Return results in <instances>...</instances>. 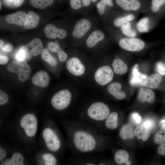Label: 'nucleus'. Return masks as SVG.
Masks as SVG:
<instances>
[{
  "label": "nucleus",
  "mask_w": 165,
  "mask_h": 165,
  "mask_svg": "<svg viewBox=\"0 0 165 165\" xmlns=\"http://www.w3.org/2000/svg\"><path fill=\"white\" fill-rule=\"evenodd\" d=\"M69 127L71 147L75 153L90 154L100 152L105 148V138L100 130L75 120L70 122Z\"/></svg>",
  "instance_id": "nucleus-1"
},
{
  "label": "nucleus",
  "mask_w": 165,
  "mask_h": 165,
  "mask_svg": "<svg viewBox=\"0 0 165 165\" xmlns=\"http://www.w3.org/2000/svg\"><path fill=\"white\" fill-rule=\"evenodd\" d=\"M110 112L109 108L104 103L95 102L89 107L85 115L81 117L80 120L100 130Z\"/></svg>",
  "instance_id": "nucleus-2"
},
{
  "label": "nucleus",
  "mask_w": 165,
  "mask_h": 165,
  "mask_svg": "<svg viewBox=\"0 0 165 165\" xmlns=\"http://www.w3.org/2000/svg\"><path fill=\"white\" fill-rule=\"evenodd\" d=\"M9 72L17 74L18 79L21 82H24L29 78L31 68L26 61H12L7 65Z\"/></svg>",
  "instance_id": "nucleus-3"
},
{
  "label": "nucleus",
  "mask_w": 165,
  "mask_h": 165,
  "mask_svg": "<svg viewBox=\"0 0 165 165\" xmlns=\"http://www.w3.org/2000/svg\"><path fill=\"white\" fill-rule=\"evenodd\" d=\"M72 94L68 90H61L56 93L51 100V104L55 109L63 110L69 105L72 99Z\"/></svg>",
  "instance_id": "nucleus-4"
},
{
  "label": "nucleus",
  "mask_w": 165,
  "mask_h": 165,
  "mask_svg": "<svg viewBox=\"0 0 165 165\" xmlns=\"http://www.w3.org/2000/svg\"><path fill=\"white\" fill-rule=\"evenodd\" d=\"M119 45L122 49L133 52L140 51L143 50L145 46V42L137 37L122 38L119 41Z\"/></svg>",
  "instance_id": "nucleus-5"
},
{
  "label": "nucleus",
  "mask_w": 165,
  "mask_h": 165,
  "mask_svg": "<svg viewBox=\"0 0 165 165\" xmlns=\"http://www.w3.org/2000/svg\"><path fill=\"white\" fill-rule=\"evenodd\" d=\"M42 136L47 147L51 151L57 152L60 148L61 143L57 134L50 128H46L43 130Z\"/></svg>",
  "instance_id": "nucleus-6"
},
{
  "label": "nucleus",
  "mask_w": 165,
  "mask_h": 165,
  "mask_svg": "<svg viewBox=\"0 0 165 165\" xmlns=\"http://www.w3.org/2000/svg\"><path fill=\"white\" fill-rule=\"evenodd\" d=\"M20 123L27 136L32 137L35 135L37 131L38 122L34 115L31 114L25 115L21 119Z\"/></svg>",
  "instance_id": "nucleus-7"
},
{
  "label": "nucleus",
  "mask_w": 165,
  "mask_h": 165,
  "mask_svg": "<svg viewBox=\"0 0 165 165\" xmlns=\"http://www.w3.org/2000/svg\"><path fill=\"white\" fill-rule=\"evenodd\" d=\"M20 48L24 50L26 54V61L30 60L32 56H36L40 54L43 50L41 40L38 38H35L27 44L21 46Z\"/></svg>",
  "instance_id": "nucleus-8"
},
{
  "label": "nucleus",
  "mask_w": 165,
  "mask_h": 165,
  "mask_svg": "<svg viewBox=\"0 0 165 165\" xmlns=\"http://www.w3.org/2000/svg\"><path fill=\"white\" fill-rule=\"evenodd\" d=\"M147 14L158 22L163 18L165 15V0H152Z\"/></svg>",
  "instance_id": "nucleus-9"
},
{
  "label": "nucleus",
  "mask_w": 165,
  "mask_h": 165,
  "mask_svg": "<svg viewBox=\"0 0 165 165\" xmlns=\"http://www.w3.org/2000/svg\"><path fill=\"white\" fill-rule=\"evenodd\" d=\"M113 76V72L111 68L108 66H105L97 70L95 73L94 78L99 84L104 86L112 80Z\"/></svg>",
  "instance_id": "nucleus-10"
},
{
  "label": "nucleus",
  "mask_w": 165,
  "mask_h": 165,
  "mask_svg": "<svg viewBox=\"0 0 165 165\" xmlns=\"http://www.w3.org/2000/svg\"><path fill=\"white\" fill-rule=\"evenodd\" d=\"M154 126L153 121L147 119L135 128L134 130V134L138 139L146 141L149 138L150 131L153 128Z\"/></svg>",
  "instance_id": "nucleus-11"
},
{
  "label": "nucleus",
  "mask_w": 165,
  "mask_h": 165,
  "mask_svg": "<svg viewBox=\"0 0 165 165\" xmlns=\"http://www.w3.org/2000/svg\"><path fill=\"white\" fill-rule=\"evenodd\" d=\"M115 1L125 12L138 13L142 11L141 4L138 0H115Z\"/></svg>",
  "instance_id": "nucleus-12"
},
{
  "label": "nucleus",
  "mask_w": 165,
  "mask_h": 165,
  "mask_svg": "<svg viewBox=\"0 0 165 165\" xmlns=\"http://www.w3.org/2000/svg\"><path fill=\"white\" fill-rule=\"evenodd\" d=\"M66 68L72 74L75 76L82 75L85 71V67L77 58L73 57L69 59L66 62Z\"/></svg>",
  "instance_id": "nucleus-13"
},
{
  "label": "nucleus",
  "mask_w": 165,
  "mask_h": 165,
  "mask_svg": "<svg viewBox=\"0 0 165 165\" xmlns=\"http://www.w3.org/2000/svg\"><path fill=\"white\" fill-rule=\"evenodd\" d=\"M75 157V164L85 165H103L105 163L100 159L99 157L94 156H87L86 155H78Z\"/></svg>",
  "instance_id": "nucleus-14"
},
{
  "label": "nucleus",
  "mask_w": 165,
  "mask_h": 165,
  "mask_svg": "<svg viewBox=\"0 0 165 165\" xmlns=\"http://www.w3.org/2000/svg\"><path fill=\"white\" fill-rule=\"evenodd\" d=\"M90 27L91 24L88 20L86 19L81 20L75 25L72 36L75 38H81L90 30Z\"/></svg>",
  "instance_id": "nucleus-15"
},
{
  "label": "nucleus",
  "mask_w": 165,
  "mask_h": 165,
  "mask_svg": "<svg viewBox=\"0 0 165 165\" xmlns=\"http://www.w3.org/2000/svg\"><path fill=\"white\" fill-rule=\"evenodd\" d=\"M27 17L28 14L26 13L23 11H19L6 15L5 20L9 23L23 26L24 25Z\"/></svg>",
  "instance_id": "nucleus-16"
},
{
  "label": "nucleus",
  "mask_w": 165,
  "mask_h": 165,
  "mask_svg": "<svg viewBox=\"0 0 165 165\" xmlns=\"http://www.w3.org/2000/svg\"><path fill=\"white\" fill-rule=\"evenodd\" d=\"M44 30L46 36L49 38H58L60 39H63L67 35V32L66 31L58 28L51 24L46 25L45 27Z\"/></svg>",
  "instance_id": "nucleus-17"
},
{
  "label": "nucleus",
  "mask_w": 165,
  "mask_h": 165,
  "mask_svg": "<svg viewBox=\"0 0 165 165\" xmlns=\"http://www.w3.org/2000/svg\"><path fill=\"white\" fill-rule=\"evenodd\" d=\"M32 83L35 86L42 87H45L49 85L50 78L48 74L43 71L36 72L32 79Z\"/></svg>",
  "instance_id": "nucleus-18"
},
{
  "label": "nucleus",
  "mask_w": 165,
  "mask_h": 165,
  "mask_svg": "<svg viewBox=\"0 0 165 165\" xmlns=\"http://www.w3.org/2000/svg\"><path fill=\"white\" fill-rule=\"evenodd\" d=\"M138 99L141 102L144 103L146 101L152 104L155 101V96L154 93L151 90L142 87L139 90Z\"/></svg>",
  "instance_id": "nucleus-19"
},
{
  "label": "nucleus",
  "mask_w": 165,
  "mask_h": 165,
  "mask_svg": "<svg viewBox=\"0 0 165 165\" xmlns=\"http://www.w3.org/2000/svg\"><path fill=\"white\" fill-rule=\"evenodd\" d=\"M122 85L118 82H113L110 84L108 87V93L113 95L116 99L122 100L126 97V94L121 91Z\"/></svg>",
  "instance_id": "nucleus-20"
},
{
  "label": "nucleus",
  "mask_w": 165,
  "mask_h": 165,
  "mask_svg": "<svg viewBox=\"0 0 165 165\" xmlns=\"http://www.w3.org/2000/svg\"><path fill=\"white\" fill-rule=\"evenodd\" d=\"M134 22H128L120 27L121 33L125 37H136L138 35V31L134 26Z\"/></svg>",
  "instance_id": "nucleus-21"
},
{
  "label": "nucleus",
  "mask_w": 165,
  "mask_h": 165,
  "mask_svg": "<svg viewBox=\"0 0 165 165\" xmlns=\"http://www.w3.org/2000/svg\"><path fill=\"white\" fill-rule=\"evenodd\" d=\"M105 37L104 33L100 30L93 31L89 35L86 41L87 46L89 48H92L99 42L104 39Z\"/></svg>",
  "instance_id": "nucleus-22"
},
{
  "label": "nucleus",
  "mask_w": 165,
  "mask_h": 165,
  "mask_svg": "<svg viewBox=\"0 0 165 165\" xmlns=\"http://www.w3.org/2000/svg\"><path fill=\"white\" fill-rule=\"evenodd\" d=\"M162 80V77L157 73H154L150 75L145 81L144 85L146 87L155 89L157 88Z\"/></svg>",
  "instance_id": "nucleus-23"
},
{
  "label": "nucleus",
  "mask_w": 165,
  "mask_h": 165,
  "mask_svg": "<svg viewBox=\"0 0 165 165\" xmlns=\"http://www.w3.org/2000/svg\"><path fill=\"white\" fill-rule=\"evenodd\" d=\"M118 114L116 112H113L106 118L104 125L109 130H115L118 125Z\"/></svg>",
  "instance_id": "nucleus-24"
},
{
  "label": "nucleus",
  "mask_w": 165,
  "mask_h": 165,
  "mask_svg": "<svg viewBox=\"0 0 165 165\" xmlns=\"http://www.w3.org/2000/svg\"><path fill=\"white\" fill-rule=\"evenodd\" d=\"M47 48L50 51L57 53L60 61L64 62L66 60L68 57L67 54L61 50L57 42H49L47 44Z\"/></svg>",
  "instance_id": "nucleus-25"
},
{
  "label": "nucleus",
  "mask_w": 165,
  "mask_h": 165,
  "mask_svg": "<svg viewBox=\"0 0 165 165\" xmlns=\"http://www.w3.org/2000/svg\"><path fill=\"white\" fill-rule=\"evenodd\" d=\"M112 65L114 72L116 74L123 75L126 73L128 70L127 64L119 58L115 59Z\"/></svg>",
  "instance_id": "nucleus-26"
},
{
  "label": "nucleus",
  "mask_w": 165,
  "mask_h": 165,
  "mask_svg": "<svg viewBox=\"0 0 165 165\" xmlns=\"http://www.w3.org/2000/svg\"><path fill=\"white\" fill-rule=\"evenodd\" d=\"M39 20V17L36 13L33 11H30L28 14L27 18L24 27L28 29H33L37 26Z\"/></svg>",
  "instance_id": "nucleus-27"
},
{
  "label": "nucleus",
  "mask_w": 165,
  "mask_h": 165,
  "mask_svg": "<svg viewBox=\"0 0 165 165\" xmlns=\"http://www.w3.org/2000/svg\"><path fill=\"white\" fill-rule=\"evenodd\" d=\"M129 155L125 150L120 149L117 150L114 156L115 162L118 164L125 163L126 165H130L131 163L129 160Z\"/></svg>",
  "instance_id": "nucleus-28"
},
{
  "label": "nucleus",
  "mask_w": 165,
  "mask_h": 165,
  "mask_svg": "<svg viewBox=\"0 0 165 165\" xmlns=\"http://www.w3.org/2000/svg\"><path fill=\"white\" fill-rule=\"evenodd\" d=\"M119 136L123 140L133 138L134 137V130L133 126L130 124L123 126L119 132Z\"/></svg>",
  "instance_id": "nucleus-29"
},
{
  "label": "nucleus",
  "mask_w": 165,
  "mask_h": 165,
  "mask_svg": "<svg viewBox=\"0 0 165 165\" xmlns=\"http://www.w3.org/2000/svg\"><path fill=\"white\" fill-rule=\"evenodd\" d=\"M24 158L21 154L16 152L12 156L11 159H6L1 163V165H23Z\"/></svg>",
  "instance_id": "nucleus-30"
},
{
  "label": "nucleus",
  "mask_w": 165,
  "mask_h": 165,
  "mask_svg": "<svg viewBox=\"0 0 165 165\" xmlns=\"http://www.w3.org/2000/svg\"><path fill=\"white\" fill-rule=\"evenodd\" d=\"M54 0H29L30 4L37 9H43L53 4Z\"/></svg>",
  "instance_id": "nucleus-31"
},
{
  "label": "nucleus",
  "mask_w": 165,
  "mask_h": 165,
  "mask_svg": "<svg viewBox=\"0 0 165 165\" xmlns=\"http://www.w3.org/2000/svg\"><path fill=\"white\" fill-rule=\"evenodd\" d=\"M90 0H70V4L74 10H78L82 7H87L91 4Z\"/></svg>",
  "instance_id": "nucleus-32"
},
{
  "label": "nucleus",
  "mask_w": 165,
  "mask_h": 165,
  "mask_svg": "<svg viewBox=\"0 0 165 165\" xmlns=\"http://www.w3.org/2000/svg\"><path fill=\"white\" fill-rule=\"evenodd\" d=\"M113 0H100L96 5L98 13L101 15L103 14L105 12L107 6L112 7L114 6Z\"/></svg>",
  "instance_id": "nucleus-33"
},
{
  "label": "nucleus",
  "mask_w": 165,
  "mask_h": 165,
  "mask_svg": "<svg viewBox=\"0 0 165 165\" xmlns=\"http://www.w3.org/2000/svg\"><path fill=\"white\" fill-rule=\"evenodd\" d=\"M42 59L52 66H55L57 64L55 59L49 53L48 50L44 49L41 53Z\"/></svg>",
  "instance_id": "nucleus-34"
},
{
  "label": "nucleus",
  "mask_w": 165,
  "mask_h": 165,
  "mask_svg": "<svg viewBox=\"0 0 165 165\" xmlns=\"http://www.w3.org/2000/svg\"><path fill=\"white\" fill-rule=\"evenodd\" d=\"M153 140L155 143L157 144H160L165 141V124H163L156 133Z\"/></svg>",
  "instance_id": "nucleus-35"
},
{
  "label": "nucleus",
  "mask_w": 165,
  "mask_h": 165,
  "mask_svg": "<svg viewBox=\"0 0 165 165\" xmlns=\"http://www.w3.org/2000/svg\"><path fill=\"white\" fill-rule=\"evenodd\" d=\"M42 157L45 161V165H55L57 163V159L51 154L46 153L43 155Z\"/></svg>",
  "instance_id": "nucleus-36"
},
{
  "label": "nucleus",
  "mask_w": 165,
  "mask_h": 165,
  "mask_svg": "<svg viewBox=\"0 0 165 165\" xmlns=\"http://www.w3.org/2000/svg\"><path fill=\"white\" fill-rule=\"evenodd\" d=\"M24 0H3L5 5L10 7H18L20 6Z\"/></svg>",
  "instance_id": "nucleus-37"
},
{
  "label": "nucleus",
  "mask_w": 165,
  "mask_h": 165,
  "mask_svg": "<svg viewBox=\"0 0 165 165\" xmlns=\"http://www.w3.org/2000/svg\"><path fill=\"white\" fill-rule=\"evenodd\" d=\"M156 69L158 72L162 75H165V64L161 61L158 62L156 64Z\"/></svg>",
  "instance_id": "nucleus-38"
},
{
  "label": "nucleus",
  "mask_w": 165,
  "mask_h": 165,
  "mask_svg": "<svg viewBox=\"0 0 165 165\" xmlns=\"http://www.w3.org/2000/svg\"><path fill=\"white\" fill-rule=\"evenodd\" d=\"M9 97L7 94L2 90H0V105L6 104L8 101Z\"/></svg>",
  "instance_id": "nucleus-39"
},
{
  "label": "nucleus",
  "mask_w": 165,
  "mask_h": 165,
  "mask_svg": "<svg viewBox=\"0 0 165 165\" xmlns=\"http://www.w3.org/2000/svg\"><path fill=\"white\" fill-rule=\"evenodd\" d=\"M25 57L26 54L24 50L23 49L20 48L16 55V60L18 61H26Z\"/></svg>",
  "instance_id": "nucleus-40"
},
{
  "label": "nucleus",
  "mask_w": 165,
  "mask_h": 165,
  "mask_svg": "<svg viewBox=\"0 0 165 165\" xmlns=\"http://www.w3.org/2000/svg\"><path fill=\"white\" fill-rule=\"evenodd\" d=\"M132 121L136 124H139L141 122V117L139 114L136 113H134L131 115Z\"/></svg>",
  "instance_id": "nucleus-41"
},
{
  "label": "nucleus",
  "mask_w": 165,
  "mask_h": 165,
  "mask_svg": "<svg viewBox=\"0 0 165 165\" xmlns=\"http://www.w3.org/2000/svg\"><path fill=\"white\" fill-rule=\"evenodd\" d=\"M158 153L162 156H165V141L161 144L158 148Z\"/></svg>",
  "instance_id": "nucleus-42"
},
{
  "label": "nucleus",
  "mask_w": 165,
  "mask_h": 165,
  "mask_svg": "<svg viewBox=\"0 0 165 165\" xmlns=\"http://www.w3.org/2000/svg\"><path fill=\"white\" fill-rule=\"evenodd\" d=\"M13 46L12 45L8 44L4 46L1 49L5 52H9L13 50Z\"/></svg>",
  "instance_id": "nucleus-43"
},
{
  "label": "nucleus",
  "mask_w": 165,
  "mask_h": 165,
  "mask_svg": "<svg viewBox=\"0 0 165 165\" xmlns=\"http://www.w3.org/2000/svg\"><path fill=\"white\" fill-rule=\"evenodd\" d=\"M9 60V58L6 56L0 55V64L1 65H4L7 64Z\"/></svg>",
  "instance_id": "nucleus-44"
},
{
  "label": "nucleus",
  "mask_w": 165,
  "mask_h": 165,
  "mask_svg": "<svg viewBox=\"0 0 165 165\" xmlns=\"http://www.w3.org/2000/svg\"><path fill=\"white\" fill-rule=\"evenodd\" d=\"M6 155V152L3 149L0 148V161H1L5 158Z\"/></svg>",
  "instance_id": "nucleus-45"
},
{
  "label": "nucleus",
  "mask_w": 165,
  "mask_h": 165,
  "mask_svg": "<svg viewBox=\"0 0 165 165\" xmlns=\"http://www.w3.org/2000/svg\"><path fill=\"white\" fill-rule=\"evenodd\" d=\"M4 42H3L2 40L0 39V49H1L4 46Z\"/></svg>",
  "instance_id": "nucleus-46"
},
{
  "label": "nucleus",
  "mask_w": 165,
  "mask_h": 165,
  "mask_svg": "<svg viewBox=\"0 0 165 165\" xmlns=\"http://www.w3.org/2000/svg\"><path fill=\"white\" fill-rule=\"evenodd\" d=\"M161 124H165V119L161 120Z\"/></svg>",
  "instance_id": "nucleus-47"
},
{
  "label": "nucleus",
  "mask_w": 165,
  "mask_h": 165,
  "mask_svg": "<svg viewBox=\"0 0 165 165\" xmlns=\"http://www.w3.org/2000/svg\"><path fill=\"white\" fill-rule=\"evenodd\" d=\"M98 0H90L91 2L93 3H95Z\"/></svg>",
  "instance_id": "nucleus-48"
},
{
  "label": "nucleus",
  "mask_w": 165,
  "mask_h": 165,
  "mask_svg": "<svg viewBox=\"0 0 165 165\" xmlns=\"http://www.w3.org/2000/svg\"><path fill=\"white\" fill-rule=\"evenodd\" d=\"M0 9H1V2H0Z\"/></svg>",
  "instance_id": "nucleus-49"
},
{
  "label": "nucleus",
  "mask_w": 165,
  "mask_h": 165,
  "mask_svg": "<svg viewBox=\"0 0 165 165\" xmlns=\"http://www.w3.org/2000/svg\"></svg>",
  "instance_id": "nucleus-50"
}]
</instances>
